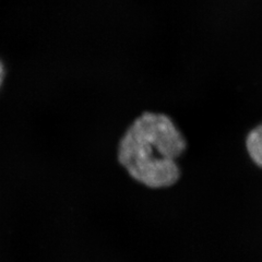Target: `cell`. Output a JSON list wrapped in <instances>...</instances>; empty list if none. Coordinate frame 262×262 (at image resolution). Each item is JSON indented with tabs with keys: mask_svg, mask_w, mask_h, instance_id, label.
<instances>
[{
	"mask_svg": "<svg viewBox=\"0 0 262 262\" xmlns=\"http://www.w3.org/2000/svg\"><path fill=\"white\" fill-rule=\"evenodd\" d=\"M185 150L186 140L174 120L165 114L146 112L122 136L118 161L138 183L161 189L178 182L177 160Z\"/></svg>",
	"mask_w": 262,
	"mask_h": 262,
	"instance_id": "cell-1",
	"label": "cell"
},
{
	"mask_svg": "<svg viewBox=\"0 0 262 262\" xmlns=\"http://www.w3.org/2000/svg\"><path fill=\"white\" fill-rule=\"evenodd\" d=\"M246 150L251 161L262 168V122L249 131L246 137Z\"/></svg>",
	"mask_w": 262,
	"mask_h": 262,
	"instance_id": "cell-2",
	"label": "cell"
},
{
	"mask_svg": "<svg viewBox=\"0 0 262 262\" xmlns=\"http://www.w3.org/2000/svg\"><path fill=\"white\" fill-rule=\"evenodd\" d=\"M4 80H5V66L3 61L0 60V86H2Z\"/></svg>",
	"mask_w": 262,
	"mask_h": 262,
	"instance_id": "cell-3",
	"label": "cell"
}]
</instances>
